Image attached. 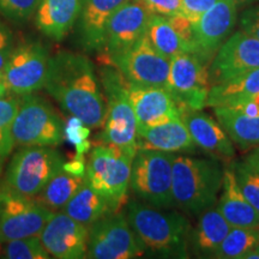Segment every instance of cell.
Masks as SVG:
<instances>
[{
	"instance_id": "obj_19",
	"label": "cell",
	"mask_w": 259,
	"mask_h": 259,
	"mask_svg": "<svg viewBox=\"0 0 259 259\" xmlns=\"http://www.w3.org/2000/svg\"><path fill=\"white\" fill-rule=\"evenodd\" d=\"M128 0H83L78 16V41L84 51L102 53L106 29L113 15Z\"/></svg>"
},
{
	"instance_id": "obj_45",
	"label": "cell",
	"mask_w": 259,
	"mask_h": 259,
	"mask_svg": "<svg viewBox=\"0 0 259 259\" xmlns=\"http://www.w3.org/2000/svg\"><path fill=\"white\" fill-rule=\"evenodd\" d=\"M8 92H9V88H8V84H6L4 74L0 73V100L8 96Z\"/></svg>"
},
{
	"instance_id": "obj_43",
	"label": "cell",
	"mask_w": 259,
	"mask_h": 259,
	"mask_svg": "<svg viewBox=\"0 0 259 259\" xmlns=\"http://www.w3.org/2000/svg\"><path fill=\"white\" fill-rule=\"evenodd\" d=\"M244 161L247 162V163L259 174V147L254 148L253 150L245 157Z\"/></svg>"
},
{
	"instance_id": "obj_40",
	"label": "cell",
	"mask_w": 259,
	"mask_h": 259,
	"mask_svg": "<svg viewBox=\"0 0 259 259\" xmlns=\"http://www.w3.org/2000/svg\"><path fill=\"white\" fill-rule=\"evenodd\" d=\"M241 29L259 40V5L246 9L240 17Z\"/></svg>"
},
{
	"instance_id": "obj_7",
	"label": "cell",
	"mask_w": 259,
	"mask_h": 259,
	"mask_svg": "<svg viewBox=\"0 0 259 259\" xmlns=\"http://www.w3.org/2000/svg\"><path fill=\"white\" fill-rule=\"evenodd\" d=\"M174 157L173 153L138 149L132 162V192L154 208L176 206L171 191Z\"/></svg>"
},
{
	"instance_id": "obj_30",
	"label": "cell",
	"mask_w": 259,
	"mask_h": 259,
	"mask_svg": "<svg viewBox=\"0 0 259 259\" xmlns=\"http://www.w3.org/2000/svg\"><path fill=\"white\" fill-rule=\"evenodd\" d=\"M259 246V228L233 227L212 258L242 259L252 248Z\"/></svg>"
},
{
	"instance_id": "obj_2",
	"label": "cell",
	"mask_w": 259,
	"mask_h": 259,
	"mask_svg": "<svg viewBox=\"0 0 259 259\" xmlns=\"http://www.w3.org/2000/svg\"><path fill=\"white\" fill-rule=\"evenodd\" d=\"M126 219L145 252L162 258H189L190 221L177 211H160L131 200Z\"/></svg>"
},
{
	"instance_id": "obj_37",
	"label": "cell",
	"mask_w": 259,
	"mask_h": 259,
	"mask_svg": "<svg viewBox=\"0 0 259 259\" xmlns=\"http://www.w3.org/2000/svg\"><path fill=\"white\" fill-rule=\"evenodd\" d=\"M218 0H181V12L191 22L196 23Z\"/></svg>"
},
{
	"instance_id": "obj_35",
	"label": "cell",
	"mask_w": 259,
	"mask_h": 259,
	"mask_svg": "<svg viewBox=\"0 0 259 259\" xmlns=\"http://www.w3.org/2000/svg\"><path fill=\"white\" fill-rule=\"evenodd\" d=\"M64 136L70 143H72L76 147L77 144L82 143L89 138L90 127L84 124L79 118L71 115V118L67 120V124L64 127Z\"/></svg>"
},
{
	"instance_id": "obj_41",
	"label": "cell",
	"mask_w": 259,
	"mask_h": 259,
	"mask_svg": "<svg viewBox=\"0 0 259 259\" xmlns=\"http://www.w3.org/2000/svg\"><path fill=\"white\" fill-rule=\"evenodd\" d=\"M227 107H232V108L238 109V111L245 113V114L259 118V93H255L253 95L239 100V101Z\"/></svg>"
},
{
	"instance_id": "obj_9",
	"label": "cell",
	"mask_w": 259,
	"mask_h": 259,
	"mask_svg": "<svg viewBox=\"0 0 259 259\" xmlns=\"http://www.w3.org/2000/svg\"><path fill=\"white\" fill-rule=\"evenodd\" d=\"M164 88L176 100L181 113L203 109L208 106L211 88L209 63L196 53H183L171 58Z\"/></svg>"
},
{
	"instance_id": "obj_32",
	"label": "cell",
	"mask_w": 259,
	"mask_h": 259,
	"mask_svg": "<svg viewBox=\"0 0 259 259\" xmlns=\"http://www.w3.org/2000/svg\"><path fill=\"white\" fill-rule=\"evenodd\" d=\"M4 257L9 259H47L51 255L42 245L40 236H28L5 242Z\"/></svg>"
},
{
	"instance_id": "obj_33",
	"label": "cell",
	"mask_w": 259,
	"mask_h": 259,
	"mask_svg": "<svg viewBox=\"0 0 259 259\" xmlns=\"http://www.w3.org/2000/svg\"><path fill=\"white\" fill-rule=\"evenodd\" d=\"M235 178L241 192L252 206L259 211V174L247 162H233Z\"/></svg>"
},
{
	"instance_id": "obj_26",
	"label": "cell",
	"mask_w": 259,
	"mask_h": 259,
	"mask_svg": "<svg viewBox=\"0 0 259 259\" xmlns=\"http://www.w3.org/2000/svg\"><path fill=\"white\" fill-rule=\"evenodd\" d=\"M63 212L89 227L113 211L108 202L90 186L88 180H85L78 192L64 206Z\"/></svg>"
},
{
	"instance_id": "obj_44",
	"label": "cell",
	"mask_w": 259,
	"mask_h": 259,
	"mask_svg": "<svg viewBox=\"0 0 259 259\" xmlns=\"http://www.w3.org/2000/svg\"><path fill=\"white\" fill-rule=\"evenodd\" d=\"M92 144L93 143L89 141V139H87V141L82 142V143L77 144L76 147H74V148H76V153L79 154V155H85L90 150V149H92Z\"/></svg>"
},
{
	"instance_id": "obj_12",
	"label": "cell",
	"mask_w": 259,
	"mask_h": 259,
	"mask_svg": "<svg viewBox=\"0 0 259 259\" xmlns=\"http://www.w3.org/2000/svg\"><path fill=\"white\" fill-rule=\"evenodd\" d=\"M50 59L48 50L38 41L14 47L3 71L9 92L24 96L44 88Z\"/></svg>"
},
{
	"instance_id": "obj_46",
	"label": "cell",
	"mask_w": 259,
	"mask_h": 259,
	"mask_svg": "<svg viewBox=\"0 0 259 259\" xmlns=\"http://www.w3.org/2000/svg\"><path fill=\"white\" fill-rule=\"evenodd\" d=\"M242 259H259V246L252 248L251 251H248Z\"/></svg>"
},
{
	"instance_id": "obj_23",
	"label": "cell",
	"mask_w": 259,
	"mask_h": 259,
	"mask_svg": "<svg viewBox=\"0 0 259 259\" xmlns=\"http://www.w3.org/2000/svg\"><path fill=\"white\" fill-rule=\"evenodd\" d=\"M83 0H41L36 10V27L47 37L60 41L78 19Z\"/></svg>"
},
{
	"instance_id": "obj_39",
	"label": "cell",
	"mask_w": 259,
	"mask_h": 259,
	"mask_svg": "<svg viewBox=\"0 0 259 259\" xmlns=\"http://www.w3.org/2000/svg\"><path fill=\"white\" fill-rule=\"evenodd\" d=\"M12 50H14L12 32L8 25L0 19V73L4 71Z\"/></svg>"
},
{
	"instance_id": "obj_13",
	"label": "cell",
	"mask_w": 259,
	"mask_h": 259,
	"mask_svg": "<svg viewBox=\"0 0 259 259\" xmlns=\"http://www.w3.org/2000/svg\"><path fill=\"white\" fill-rule=\"evenodd\" d=\"M107 64L114 65L132 84L166 87L170 60L156 51L145 34L134 47Z\"/></svg>"
},
{
	"instance_id": "obj_3",
	"label": "cell",
	"mask_w": 259,
	"mask_h": 259,
	"mask_svg": "<svg viewBox=\"0 0 259 259\" xmlns=\"http://www.w3.org/2000/svg\"><path fill=\"white\" fill-rule=\"evenodd\" d=\"M223 173L216 158L174 157L171 191L177 208L191 215L212 208L222 190Z\"/></svg>"
},
{
	"instance_id": "obj_1",
	"label": "cell",
	"mask_w": 259,
	"mask_h": 259,
	"mask_svg": "<svg viewBox=\"0 0 259 259\" xmlns=\"http://www.w3.org/2000/svg\"><path fill=\"white\" fill-rule=\"evenodd\" d=\"M45 89L70 115L90 128L103 127L107 103L95 67L83 54L60 52L50 59Z\"/></svg>"
},
{
	"instance_id": "obj_42",
	"label": "cell",
	"mask_w": 259,
	"mask_h": 259,
	"mask_svg": "<svg viewBox=\"0 0 259 259\" xmlns=\"http://www.w3.org/2000/svg\"><path fill=\"white\" fill-rule=\"evenodd\" d=\"M64 170L69 171L70 174L77 177H85L87 173V162L84 155L74 154L73 157L69 162H64L61 166Z\"/></svg>"
},
{
	"instance_id": "obj_36",
	"label": "cell",
	"mask_w": 259,
	"mask_h": 259,
	"mask_svg": "<svg viewBox=\"0 0 259 259\" xmlns=\"http://www.w3.org/2000/svg\"><path fill=\"white\" fill-rule=\"evenodd\" d=\"M153 15L164 17L183 15L181 12V0H141Z\"/></svg>"
},
{
	"instance_id": "obj_34",
	"label": "cell",
	"mask_w": 259,
	"mask_h": 259,
	"mask_svg": "<svg viewBox=\"0 0 259 259\" xmlns=\"http://www.w3.org/2000/svg\"><path fill=\"white\" fill-rule=\"evenodd\" d=\"M41 0H0V12L12 21H25L36 11Z\"/></svg>"
},
{
	"instance_id": "obj_8",
	"label": "cell",
	"mask_w": 259,
	"mask_h": 259,
	"mask_svg": "<svg viewBox=\"0 0 259 259\" xmlns=\"http://www.w3.org/2000/svg\"><path fill=\"white\" fill-rule=\"evenodd\" d=\"M12 134L19 147H57L64 139V124L50 102L28 94L19 102Z\"/></svg>"
},
{
	"instance_id": "obj_27",
	"label": "cell",
	"mask_w": 259,
	"mask_h": 259,
	"mask_svg": "<svg viewBox=\"0 0 259 259\" xmlns=\"http://www.w3.org/2000/svg\"><path fill=\"white\" fill-rule=\"evenodd\" d=\"M255 93H259V67L211 85L208 106H231L232 103Z\"/></svg>"
},
{
	"instance_id": "obj_16",
	"label": "cell",
	"mask_w": 259,
	"mask_h": 259,
	"mask_svg": "<svg viewBox=\"0 0 259 259\" xmlns=\"http://www.w3.org/2000/svg\"><path fill=\"white\" fill-rule=\"evenodd\" d=\"M38 236L51 257L58 259L87 257L89 227L65 212L54 213Z\"/></svg>"
},
{
	"instance_id": "obj_11",
	"label": "cell",
	"mask_w": 259,
	"mask_h": 259,
	"mask_svg": "<svg viewBox=\"0 0 259 259\" xmlns=\"http://www.w3.org/2000/svg\"><path fill=\"white\" fill-rule=\"evenodd\" d=\"M54 213L36 198L0 187V242L38 236Z\"/></svg>"
},
{
	"instance_id": "obj_28",
	"label": "cell",
	"mask_w": 259,
	"mask_h": 259,
	"mask_svg": "<svg viewBox=\"0 0 259 259\" xmlns=\"http://www.w3.org/2000/svg\"><path fill=\"white\" fill-rule=\"evenodd\" d=\"M147 36L150 44L160 52L162 56L171 59L183 53H194L193 48L171 27L167 17L160 15H151L149 19Z\"/></svg>"
},
{
	"instance_id": "obj_38",
	"label": "cell",
	"mask_w": 259,
	"mask_h": 259,
	"mask_svg": "<svg viewBox=\"0 0 259 259\" xmlns=\"http://www.w3.org/2000/svg\"><path fill=\"white\" fill-rule=\"evenodd\" d=\"M171 27L176 29V31L180 35L181 38L190 45L193 48L194 53L197 54V47L196 41H194V31H193V24L189 18H186L184 15H176L167 17Z\"/></svg>"
},
{
	"instance_id": "obj_21",
	"label": "cell",
	"mask_w": 259,
	"mask_h": 259,
	"mask_svg": "<svg viewBox=\"0 0 259 259\" xmlns=\"http://www.w3.org/2000/svg\"><path fill=\"white\" fill-rule=\"evenodd\" d=\"M216 208L232 227L259 228V211L241 192L235 178L233 162L226 167L223 173L222 194Z\"/></svg>"
},
{
	"instance_id": "obj_47",
	"label": "cell",
	"mask_w": 259,
	"mask_h": 259,
	"mask_svg": "<svg viewBox=\"0 0 259 259\" xmlns=\"http://www.w3.org/2000/svg\"><path fill=\"white\" fill-rule=\"evenodd\" d=\"M232 2L236 5V8H239V6H245L247 4H251V3L255 2V0H232Z\"/></svg>"
},
{
	"instance_id": "obj_22",
	"label": "cell",
	"mask_w": 259,
	"mask_h": 259,
	"mask_svg": "<svg viewBox=\"0 0 259 259\" xmlns=\"http://www.w3.org/2000/svg\"><path fill=\"white\" fill-rule=\"evenodd\" d=\"M138 149L164 153L193 151L197 148L185 122L181 119L156 126L137 127Z\"/></svg>"
},
{
	"instance_id": "obj_31",
	"label": "cell",
	"mask_w": 259,
	"mask_h": 259,
	"mask_svg": "<svg viewBox=\"0 0 259 259\" xmlns=\"http://www.w3.org/2000/svg\"><path fill=\"white\" fill-rule=\"evenodd\" d=\"M21 100L17 97H4L0 100V174L4 170L8 158L15 148L12 134L16 113L18 111Z\"/></svg>"
},
{
	"instance_id": "obj_15",
	"label": "cell",
	"mask_w": 259,
	"mask_h": 259,
	"mask_svg": "<svg viewBox=\"0 0 259 259\" xmlns=\"http://www.w3.org/2000/svg\"><path fill=\"white\" fill-rule=\"evenodd\" d=\"M259 67V40L244 30L221 45L209 66L210 84H218Z\"/></svg>"
},
{
	"instance_id": "obj_14",
	"label": "cell",
	"mask_w": 259,
	"mask_h": 259,
	"mask_svg": "<svg viewBox=\"0 0 259 259\" xmlns=\"http://www.w3.org/2000/svg\"><path fill=\"white\" fill-rule=\"evenodd\" d=\"M153 15L141 0H128L109 19L106 29L105 47L101 54L103 63L120 56L134 47L147 34L148 23Z\"/></svg>"
},
{
	"instance_id": "obj_25",
	"label": "cell",
	"mask_w": 259,
	"mask_h": 259,
	"mask_svg": "<svg viewBox=\"0 0 259 259\" xmlns=\"http://www.w3.org/2000/svg\"><path fill=\"white\" fill-rule=\"evenodd\" d=\"M216 120L241 150L259 147V118L227 106L212 107Z\"/></svg>"
},
{
	"instance_id": "obj_24",
	"label": "cell",
	"mask_w": 259,
	"mask_h": 259,
	"mask_svg": "<svg viewBox=\"0 0 259 259\" xmlns=\"http://www.w3.org/2000/svg\"><path fill=\"white\" fill-rule=\"evenodd\" d=\"M232 228L218 208H210L199 213L198 222L190 235L192 252L198 257L212 258Z\"/></svg>"
},
{
	"instance_id": "obj_6",
	"label": "cell",
	"mask_w": 259,
	"mask_h": 259,
	"mask_svg": "<svg viewBox=\"0 0 259 259\" xmlns=\"http://www.w3.org/2000/svg\"><path fill=\"white\" fill-rule=\"evenodd\" d=\"M63 163V157L53 147H23L10 161L0 187L19 196L36 198Z\"/></svg>"
},
{
	"instance_id": "obj_17",
	"label": "cell",
	"mask_w": 259,
	"mask_h": 259,
	"mask_svg": "<svg viewBox=\"0 0 259 259\" xmlns=\"http://www.w3.org/2000/svg\"><path fill=\"white\" fill-rule=\"evenodd\" d=\"M238 8L232 0H218L216 4L193 23L197 54L211 63V59L236 23Z\"/></svg>"
},
{
	"instance_id": "obj_18",
	"label": "cell",
	"mask_w": 259,
	"mask_h": 259,
	"mask_svg": "<svg viewBox=\"0 0 259 259\" xmlns=\"http://www.w3.org/2000/svg\"><path fill=\"white\" fill-rule=\"evenodd\" d=\"M128 97L137 118V127L181 119L179 106L164 87L138 85L128 82Z\"/></svg>"
},
{
	"instance_id": "obj_5",
	"label": "cell",
	"mask_w": 259,
	"mask_h": 259,
	"mask_svg": "<svg viewBox=\"0 0 259 259\" xmlns=\"http://www.w3.org/2000/svg\"><path fill=\"white\" fill-rule=\"evenodd\" d=\"M137 151L108 144H97L87 162V180L119 212L126 205L132 162Z\"/></svg>"
},
{
	"instance_id": "obj_4",
	"label": "cell",
	"mask_w": 259,
	"mask_h": 259,
	"mask_svg": "<svg viewBox=\"0 0 259 259\" xmlns=\"http://www.w3.org/2000/svg\"><path fill=\"white\" fill-rule=\"evenodd\" d=\"M107 103L103 131L94 144H108L137 151V118L128 97V80L114 65L106 64L100 70Z\"/></svg>"
},
{
	"instance_id": "obj_20",
	"label": "cell",
	"mask_w": 259,
	"mask_h": 259,
	"mask_svg": "<svg viewBox=\"0 0 259 259\" xmlns=\"http://www.w3.org/2000/svg\"><path fill=\"white\" fill-rule=\"evenodd\" d=\"M181 120L185 122L197 147L210 156L228 162L235 156V149L225 130L219 121L213 120L209 114L202 112V109L183 112Z\"/></svg>"
},
{
	"instance_id": "obj_10",
	"label": "cell",
	"mask_w": 259,
	"mask_h": 259,
	"mask_svg": "<svg viewBox=\"0 0 259 259\" xmlns=\"http://www.w3.org/2000/svg\"><path fill=\"white\" fill-rule=\"evenodd\" d=\"M144 253L125 213H108L89 226L87 258L132 259Z\"/></svg>"
},
{
	"instance_id": "obj_29",
	"label": "cell",
	"mask_w": 259,
	"mask_h": 259,
	"mask_svg": "<svg viewBox=\"0 0 259 259\" xmlns=\"http://www.w3.org/2000/svg\"><path fill=\"white\" fill-rule=\"evenodd\" d=\"M85 180L87 177L73 176L61 168L45 186L36 199L56 212L70 202V199L78 192Z\"/></svg>"
}]
</instances>
